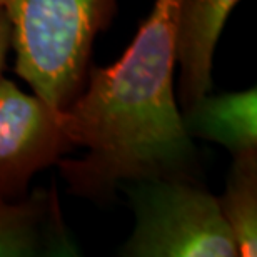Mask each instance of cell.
Segmentation results:
<instances>
[{
    "mask_svg": "<svg viewBox=\"0 0 257 257\" xmlns=\"http://www.w3.org/2000/svg\"><path fill=\"white\" fill-rule=\"evenodd\" d=\"M182 120L194 141L212 142L232 157L257 156V90L207 92L182 109Z\"/></svg>",
    "mask_w": 257,
    "mask_h": 257,
    "instance_id": "cell-7",
    "label": "cell"
},
{
    "mask_svg": "<svg viewBox=\"0 0 257 257\" xmlns=\"http://www.w3.org/2000/svg\"><path fill=\"white\" fill-rule=\"evenodd\" d=\"M79 254V245L65 224L55 186L32 189L17 200H0V257Z\"/></svg>",
    "mask_w": 257,
    "mask_h": 257,
    "instance_id": "cell-5",
    "label": "cell"
},
{
    "mask_svg": "<svg viewBox=\"0 0 257 257\" xmlns=\"http://www.w3.org/2000/svg\"><path fill=\"white\" fill-rule=\"evenodd\" d=\"M134 227L122 257H239L217 195L200 179H141L122 184Z\"/></svg>",
    "mask_w": 257,
    "mask_h": 257,
    "instance_id": "cell-3",
    "label": "cell"
},
{
    "mask_svg": "<svg viewBox=\"0 0 257 257\" xmlns=\"http://www.w3.org/2000/svg\"><path fill=\"white\" fill-rule=\"evenodd\" d=\"M219 209L239 257L257 255V156L232 157Z\"/></svg>",
    "mask_w": 257,
    "mask_h": 257,
    "instance_id": "cell-8",
    "label": "cell"
},
{
    "mask_svg": "<svg viewBox=\"0 0 257 257\" xmlns=\"http://www.w3.org/2000/svg\"><path fill=\"white\" fill-rule=\"evenodd\" d=\"M72 151L64 109L0 77V200L22 199L37 174Z\"/></svg>",
    "mask_w": 257,
    "mask_h": 257,
    "instance_id": "cell-4",
    "label": "cell"
},
{
    "mask_svg": "<svg viewBox=\"0 0 257 257\" xmlns=\"http://www.w3.org/2000/svg\"><path fill=\"white\" fill-rule=\"evenodd\" d=\"M179 0H154L124 54L90 65L84 89L64 109L77 159L57 169L67 192L97 205L141 179H200V152L182 120L176 92Z\"/></svg>",
    "mask_w": 257,
    "mask_h": 257,
    "instance_id": "cell-1",
    "label": "cell"
},
{
    "mask_svg": "<svg viewBox=\"0 0 257 257\" xmlns=\"http://www.w3.org/2000/svg\"><path fill=\"white\" fill-rule=\"evenodd\" d=\"M10 50H12V27H10L7 15L0 9V77L7 64Z\"/></svg>",
    "mask_w": 257,
    "mask_h": 257,
    "instance_id": "cell-9",
    "label": "cell"
},
{
    "mask_svg": "<svg viewBox=\"0 0 257 257\" xmlns=\"http://www.w3.org/2000/svg\"><path fill=\"white\" fill-rule=\"evenodd\" d=\"M12 27L14 72L34 94L65 109L84 89L97 37L119 0H0Z\"/></svg>",
    "mask_w": 257,
    "mask_h": 257,
    "instance_id": "cell-2",
    "label": "cell"
},
{
    "mask_svg": "<svg viewBox=\"0 0 257 257\" xmlns=\"http://www.w3.org/2000/svg\"><path fill=\"white\" fill-rule=\"evenodd\" d=\"M240 0H179L176 22L177 100L181 109L212 92L214 55Z\"/></svg>",
    "mask_w": 257,
    "mask_h": 257,
    "instance_id": "cell-6",
    "label": "cell"
}]
</instances>
